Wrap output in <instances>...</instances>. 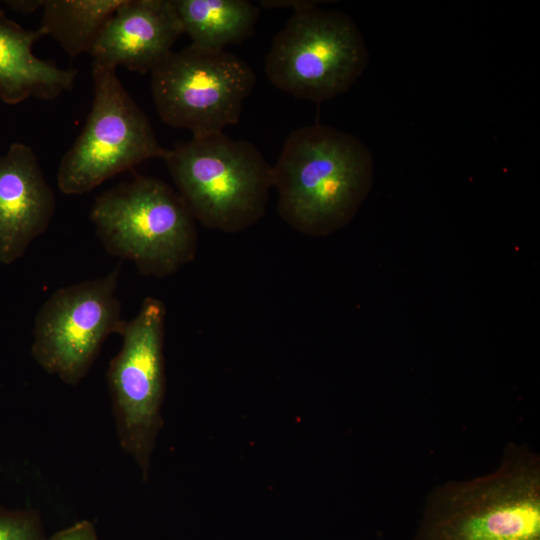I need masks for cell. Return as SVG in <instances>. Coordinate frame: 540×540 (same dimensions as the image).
Wrapping results in <instances>:
<instances>
[{"label": "cell", "mask_w": 540, "mask_h": 540, "mask_svg": "<svg viewBox=\"0 0 540 540\" xmlns=\"http://www.w3.org/2000/svg\"><path fill=\"white\" fill-rule=\"evenodd\" d=\"M281 218L320 237L346 226L368 196L373 160L354 135L313 124L292 131L272 166Z\"/></svg>", "instance_id": "cell-1"}, {"label": "cell", "mask_w": 540, "mask_h": 540, "mask_svg": "<svg viewBox=\"0 0 540 540\" xmlns=\"http://www.w3.org/2000/svg\"><path fill=\"white\" fill-rule=\"evenodd\" d=\"M416 540H540V461L510 444L493 473L428 495Z\"/></svg>", "instance_id": "cell-2"}, {"label": "cell", "mask_w": 540, "mask_h": 540, "mask_svg": "<svg viewBox=\"0 0 540 540\" xmlns=\"http://www.w3.org/2000/svg\"><path fill=\"white\" fill-rule=\"evenodd\" d=\"M90 218L106 251L131 261L144 276H169L196 254V220L160 179L136 176L105 190Z\"/></svg>", "instance_id": "cell-3"}, {"label": "cell", "mask_w": 540, "mask_h": 540, "mask_svg": "<svg viewBox=\"0 0 540 540\" xmlns=\"http://www.w3.org/2000/svg\"><path fill=\"white\" fill-rule=\"evenodd\" d=\"M163 160L179 195L203 226L237 233L265 214L272 166L249 141L222 133L192 138Z\"/></svg>", "instance_id": "cell-4"}, {"label": "cell", "mask_w": 540, "mask_h": 540, "mask_svg": "<svg viewBox=\"0 0 540 540\" xmlns=\"http://www.w3.org/2000/svg\"><path fill=\"white\" fill-rule=\"evenodd\" d=\"M368 62L362 34L347 14L300 1L272 40L265 72L276 88L320 103L346 92Z\"/></svg>", "instance_id": "cell-5"}, {"label": "cell", "mask_w": 540, "mask_h": 540, "mask_svg": "<svg viewBox=\"0 0 540 540\" xmlns=\"http://www.w3.org/2000/svg\"><path fill=\"white\" fill-rule=\"evenodd\" d=\"M93 100L84 128L63 155L57 186L67 195L88 193L107 179L168 149L120 82L116 69L92 65Z\"/></svg>", "instance_id": "cell-6"}, {"label": "cell", "mask_w": 540, "mask_h": 540, "mask_svg": "<svg viewBox=\"0 0 540 540\" xmlns=\"http://www.w3.org/2000/svg\"><path fill=\"white\" fill-rule=\"evenodd\" d=\"M256 76L226 50L194 45L172 51L151 71V93L161 121L193 137L222 133L236 124Z\"/></svg>", "instance_id": "cell-7"}, {"label": "cell", "mask_w": 540, "mask_h": 540, "mask_svg": "<svg viewBox=\"0 0 540 540\" xmlns=\"http://www.w3.org/2000/svg\"><path fill=\"white\" fill-rule=\"evenodd\" d=\"M165 313L159 299L145 298L137 315L123 321L118 332L122 346L107 371L119 443L138 465L144 481L163 425Z\"/></svg>", "instance_id": "cell-8"}, {"label": "cell", "mask_w": 540, "mask_h": 540, "mask_svg": "<svg viewBox=\"0 0 540 540\" xmlns=\"http://www.w3.org/2000/svg\"><path fill=\"white\" fill-rule=\"evenodd\" d=\"M119 268L56 290L35 317L32 355L48 374L68 385L87 375L103 342L119 332Z\"/></svg>", "instance_id": "cell-9"}, {"label": "cell", "mask_w": 540, "mask_h": 540, "mask_svg": "<svg viewBox=\"0 0 540 540\" xmlns=\"http://www.w3.org/2000/svg\"><path fill=\"white\" fill-rule=\"evenodd\" d=\"M182 33L175 0H123L90 53L92 65L151 72Z\"/></svg>", "instance_id": "cell-10"}, {"label": "cell", "mask_w": 540, "mask_h": 540, "mask_svg": "<svg viewBox=\"0 0 540 540\" xmlns=\"http://www.w3.org/2000/svg\"><path fill=\"white\" fill-rule=\"evenodd\" d=\"M55 195L33 149L15 142L0 156V262L10 264L48 228Z\"/></svg>", "instance_id": "cell-11"}, {"label": "cell", "mask_w": 540, "mask_h": 540, "mask_svg": "<svg viewBox=\"0 0 540 540\" xmlns=\"http://www.w3.org/2000/svg\"><path fill=\"white\" fill-rule=\"evenodd\" d=\"M46 36L40 28L27 30L0 10V99L10 105L29 98L54 100L71 91L75 68H61L34 55L33 44Z\"/></svg>", "instance_id": "cell-12"}, {"label": "cell", "mask_w": 540, "mask_h": 540, "mask_svg": "<svg viewBox=\"0 0 540 540\" xmlns=\"http://www.w3.org/2000/svg\"><path fill=\"white\" fill-rule=\"evenodd\" d=\"M177 11L192 45L224 50L239 44L254 31L259 8L247 0H175Z\"/></svg>", "instance_id": "cell-13"}, {"label": "cell", "mask_w": 540, "mask_h": 540, "mask_svg": "<svg viewBox=\"0 0 540 540\" xmlns=\"http://www.w3.org/2000/svg\"><path fill=\"white\" fill-rule=\"evenodd\" d=\"M123 0H44L41 26L71 57L91 53Z\"/></svg>", "instance_id": "cell-14"}, {"label": "cell", "mask_w": 540, "mask_h": 540, "mask_svg": "<svg viewBox=\"0 0 540 540\" xmlns=\"http://www.w3.org/2000/svg\"><path fill=\"white\" fill-rule=\"evenodd\" d=\"M0 540H45L39 517L32 511L0 506Z\"/></svg>", "instance_id": "cell-15"}, {"label": "cell", "mask_w": 540, "mask_h": 540, "mask_svg": "<svg viewBox=\"0 0 540 540\" xmlns=\"http://www.w3.org/2000/svg\"><path fill=\"white\" fill-rule=\"evenodd\" d=\"M47 540H99L93 523L82 520L66 527Z\"/></svg>", "instance_id": "cell-16"}, {"label": "cell", "mask_w": 540, "mask_h": 540, "mask_svg": "<svg viewBox=\"0 0 540 540\" xmlns=\"http://www.w3.org/2000/svg\"><path fill=\"white\" fill-rule=\"evenodd\" d=\"M6 5L20 13H33L43 8L44 0H11Z\"/></svg>", "instance_id": "cell-17"}]
</instances>
